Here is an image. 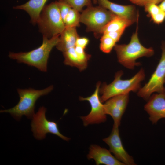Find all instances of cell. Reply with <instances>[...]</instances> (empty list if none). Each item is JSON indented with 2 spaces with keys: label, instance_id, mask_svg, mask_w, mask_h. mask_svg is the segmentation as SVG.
I'll return each instance as SVG.
<instances>
[{
  "label": "cell",
  "instance_id": "obj_1",
  "mask_svg": "<svg viewBox=\"0 0 165 165\" xmlns=\"http://www.w3.org/2000/svg\"><path fill=\"white\" fill-rule=\"evenodd\" d=\"M60 35L51 38L42 36L41 45L28 52H9V57L19 63H24L35 67L43 72L47 71V64L50 53L59 40Z\"/></svg>",
  "mask_w": 165,
  "mask_h": 165
},
{
  "label": "cell",
  "instance_id": "obj_2",
  "mask_svg": "<svg viewBox=\"0 0 165 165\" xmlns=\"http://www.w3.org/2000/svg\"><path fill=\"white\" fill-rule=\"evenodd\" d=\"M53 85L41 90H36L32 88L17 90L20 100L14 107L7 109L0 110L1 113H8L16 120L19 121L23 116L32 119L35 114V104L41 97L46 95L53 90Z\"/></svg>",
  "mask_w": 165,
  "mask_h": 165
},
{
  "label": "cell",
  "instance_id": "obj_3",
  "mask_svg": "<svg viewBox=\"0 0 165 165\" xmlns=\"http://www.w3.org/2000/svg\"><path fill=\"white\" fill-rule=\"evenodd\" d=\"M138 24L136 31L133 33L130 42L127 44H116L114 47L118 61L126 68L134 69L135 67L141 65L136 61L143 57H149L154 53L152 47L147 48L140 43L138 36Z\"/></svg>",
  "mask_w": 165,
  "mask_h": 165
},
{
  "label": "cell",
  "instance_id": "obj_4",
  "mask_svg": "<svg viewBox=\"0 0 165 165\" xmlns=\"http://www.w3.org/2000/svg\"><path fill=\"white\" fill-rule=\"evenodd\" d=\"M123 74L122 71L116 72L115 79L111 83L107 84L104 83L100 87L99 93L102 102H105L114 96L126 94L130 91L138 92L140 89L141 83L145 78V74L144 69L141 68L134 76L129 79L123 80L121 77Z\"/></svg>",
  "mask_w": 165,
  "mask_h": 165
},
{
  "label": "cell",
  "instance_id": "obj_5",
  "mask_svg": "<svg viewBox=\"0 0 165 165\" xmlns=\"http://www.w3.org/2000/svg\"><path fill=\"white\" fill-rule=\"evenodd\" d=\"M37 24L42 36L48 38L60 35L64 30L65 26L57 1L44 6Z\"/></svg>",
  "mask_w": 165,
  "mask_h": 165
},
{
  "label": "cell",
  "instance_id": "obj_6",
  "mask_svg": "<svg viewBox=\"0 0 165 165\" xmlns=\"http://www.w3.org/2000/svg\"><path fill=\"white\" fill-rule=\"evenodd\" d=\"M116 15L99 6L87 7L80 14V22L85 25L86 31L93 32L97 37L101 35L102 28Z\"/></svg>",
  "mask_w": 165,
  "mask_h": 165
},
{
  "label": "cell",
  "instance_id": "obj_7",
  "mask_svg": "<svg viewBox=\"0 0 165 165\" xmlns=\"http://www.w3.org/2000/svg\"><path fill=\"white\" fill-rule=\"evenodd\" d=\"M161 58L154 72L148 81L138 92V96L148 101L154 92L165 93V42L161 44Z\"/></svg>",
  "mask_w": 165,
  "mask_h": 165
},
{
  "label": "cell",
  "instance_id": "obj_8",
  "mask_svg": "<svg viewBox=\"0 0 165 165\" xmlns=\"http://www.w3.org/2000/svg\"><path fill=\"white\" fill-rule=\"evenodd\" d=\"M46 108L44 106L40 107L38 112L35 114L31 124L33 135L37 140H42L50 133L58 136L63 140L68 141L69 138L62 134L60 131L57 123L47 120L46 116Z\"/></svg>",
  "mask_w": 165,
  "mask_h": 165
},
{
  "label": "cell",
  "instance_id": "obj_9",
  "mask_svg": "<svg viewBox=\"0 0 165 165\" xmlns=\"http://www.w3.org/2000/svg\"><path fill=\"white\" fill-rule=\"evenodd\" d=\"M101 84L100 82L97 83L95 90L90 96L85 97H79L80 101H88L91 106V110L89 114L80 117L85 126L104 123L107 120L104 104L101 101L99 95Z\"/></svg>",
  "mask_w": 165,
  "mask_h": 165
},
{
  "label": "cell",
  "instance_id": "obj_10",
  "mask_svg": "<svg viewBox=\"0 0 165 165\" xmlns=\"http://www.w3.org/2000/svg\"><path fill=\"white\" fill-rule=\"evenodd\" d=\"M119 127L113 124L110 135L103 140L108 145L109 150L115 157L125 165H136L133 157L124 148L120 136Z\"/></svg>",
  "mask_w": 165,
  "mask_h": 165
},
{
  "label": "cell",
  "instance_id": "obj_11",
  "mask_svg": "<svg viewBox=\"0 0 165 165\" xmlns=\"http://www.w3.org/2000/svg\"><path fill=\"white\" fill-rule=\"evenodd\" d=\"M129 100V94H124L112 97L104 104L105 112L112 118L114 124L118 126L120 125Z\"/></svg>",
  "mask_w": 165,
  "mask_h": 165
},
{
  "label": "cell",
  "instance_id": "obj_12",
  "mask_svg": "<svg viewBox=\"0 0 165 165\" xmlns=\"http://www.w3.org/2000/svg\"><path fill=\"white\" fill-rule=\"evenodd\" d=\"M144 108L149 116L150 120L153 124L160 119L165 118V93L153 94Z\"/></svg>",
  "mask_w": 165,
  "mask_h": 165
},
{
  "label": "cell",
  "instance_id": "obj_13",
  "mask_svg": "<svg viewBox=\"0 0 165 165\" xmlns=\"http://www.w3.org/2000/svg\"><path fill=\"white\" fill-rule=\"evenodd\" d=\"M97 3L116 15L131 20L134 23L138 20L139 15L133 5H123L109 0H97Z\"/></svg>",
  "mask_w": 165,
  "mask_h": 165
},
{
  "label": "cell",
  "instance_id": "obj_14",
  "mask_svg": "<svg viewBox=\"0 0 165 165\" xmlns=\"http://www.w3.org/2000/svg\"><path fill=\"white\" fill-rule=\"evenodd\" d=\"M89 150L87 159H93L97 165H125L113 156L109 150L105 148L92 144L90 145Z\"/></svg>",
  "mask_w": 165,
  "mask_h": 165
},
{
  "label": "cell",
  "instance_id": "obj_15",
  "mask_svg": "<svg viewBox=\"0 0 165 165\" xmlns=\"http://www.w3.org/2000/svg\"><path fill=\"white\" fill-rule=\"evenodd\" d=\"M75 46L62 52L64 58V63L66 65L76 67L82 71L87 68L91 56L85 51H77Z\"/></svg>",
  "mask_w": 165,
  "mask_h": 165
},
{
  "label": "cell",
  "instance_id": "obj_16",
  "mask_svg": "<svg viewBox=\"0 0 165 165\" xmlns=\"http://www.w3.org/2000/svg\"><path fill=\"white\" fill-rule=\"evenodd\" d=\"M48 0H29L23 4L14 6V9H20L26 12L29 15L30 22L37 24L40 15Z\"/></svg>",
  "mask_w": 165,
  "mask_h": 165
},
{
  "label": "cell",
  "instance_id": "obj_17",
  "mask_svg": "<svg viewBox=\"0 0 165 165\" xmlns=\"http://www.w3.org/2000/svg\"><path fill=\"white\" fill-rule=\"evenodd\" d=\"M79 37L76 27H65L60 35L59 41L56 47L57 50L63 52L75 46Z\"/></svg>",
  "mask_w": 165,
  "mask_h": 165
},
{
  "label": "cell",
  "instance_id": "obj_18",
  "mask_svg": "<svg viewBox=\"0 0 165 165\" xmlns=\"http://www.w3.org/2000/svg\"><path fill=\"white\" fill-rule=\"evenodd\" d=\"M133 23L130 20L116 15L102 28L100 34L126 29Z\"/></svg>",
  "mask_w": 165,
  "mask_h": 165
},
{
  "label": "cell",
  "instance_id": "obj_19",
  "mask_svg": "<svg viewBox=\"0 0 165 165\" xmlns=\"http://www.w3.org/2000/svg\"><path fill=\"white\" fill-rule=\"evenodd\" d=\"M80 14L76 10L72 8L64 20L65 27H76L80 26Z\"/></svg>",
  "mask_w": 165,
  "mask_h": 165
},
{
  "label": "cell",
  "instance_id": "obj_20",
  "mask_svg": "<svg viewBox=\"0 0 165 165\" xmlns=\"http://www.w3.org/2000/svg\"><path fill=\"white\" fill-rule=\"evenodd\" d=\"M116 42L110 37L103 34L100 39V50L104 53H109L114 48Z\"/></svg>",
  "mask_w": 165,
  "mask_h": 165
},
{
  "label": "cell",
  "instance_id": "obj_21",
  "mask_svg": "<svg viewBox=\"0 0 165 165\" xmlns=\"http://www.w3.org/2000/svg\"><path fill=\"white\" fill-rule=\"evenodd\" d=\"M69 4L72 8L79 12H82L85 6L87 7L92 6L91 0H61Z\"/></svg>",
  "mask_w": 165,
  "mask_h": 165
},
{
  "label": "cell",
  "instance_id": "obj_22",
  "mask_svg": "<svg viewBox=\"0 0 165 165\" xmlns=\"http://www.w3.org/2000/svg\"><path fill=\"white\" fill-rule=\"evenodd\" d=\"M57 1L61 16L64 22L65 17L72 8L69 4L63 1L58 0Z\"/></svg>",
  "mask_w": 165,
  "mask_h": 165
},
{
  "label": "cell",
  "instance_id": "obj_23",
  "mask_svg": "<svg viewBox=\"0 0 165 165\" xmlns=\"http://www.w3.org/2000/svg\"><path fill=\"white\" fill-rule=\"evenodd\" d=\"M145 11L148 13L151 18L155 16L160 12L162 9L157 4H151L144 6Z\"/></svg>",
  "mask_w": 165,
  "mask_h": 165
},
{
  "label": "cell",
  "instance_id": "obj_24",
  "mask_svg": "<svg viewBox=\"0 0 165 165\" xmlns=\"http://www.w3.org/2000/svg\"><path fill=\"white\" fill-rule=\"evenodd\" d=\"M132 3L141 6H145L151 4H157L163 0H129Z\"/></svg>",
  "mask_w": 165,
  "mask_h": 165
},
{
  "label": "cell",
  "instance_id": "obj_25",
  "mask_svg": "<svg viewBox=\"0 0 165 165\" xmlns=\"http://www.w3.org/2000/svg\"><path fill=\"white\" fill-rule=\"evenodd\" d=\"M125 29H123L117 31L107 32L103 34L108 36L117 42L119 41Z\"/></svg>",
  "mask_w": 165,
  "mask_h": 165
},
{
  "label": "cell",
  "instance_id": "obj_26",
  "mask_svg": "<svg viewBox=\"0 0 165 165\" xmlns=\"http://www.w3.org/2000/svg\"><path fill=\"white\" fill-rule=\"evenodd\" d=\"M151 18L155 23L157 24H161L165 19V13L162 10L160 12Z\"/></svg>",
  "mask_w": 165,
  "mask_h": 165
},
{
  "label": "cell",
  "instance_id": "obj_27",
  "mask_svg": "<svg viewBox=\"0 0 165 165\" xmlns=\"http://www.w3.org/2000/svg\"><path fill=\"white\" fill-rule=\"evenodd\" d=\"M89 42V40L87 38L79 37L76 40L75 46H80L85 49Z\"/></svg>",
  "mask_w": 165,
  "mask_h": 165
},
{
  "label": "cell",
  "instance_id": "obj_28",
  "mask_svg": "<svg viewBox=\"0 0 165 165\" xmlns=\"http://www.w3.org/2000/svg\"><path fill=\"white\" fill-rule=\"evenodd\" d=\"M158 6L165 13V0H163Z\"/></svg>",
  "mask_w": 165,
  "mask_h": 165
},
{
  "label": "cell",
  "instance_id": "obj_29",
  "mask_svg": "<svg viewBox=\"0 0 165 165\" xmlns=\"http://www.w3.org/2000/svg\"><path fill=\"white\" fill-rule=\"evenodd\" d=\"M93 1L94 3V4H96L97 3V0H93Z\"/></svg>",
  "mask_w": 165,
  "mask_h": 165
},
{
  "label": "cell",
  "instance_id": "obj_30",
  "mask_svg": "<svg viewBox=\"0 0 165 165\" xmlns=\"http://www.w3.org/2000/svg\"></svg>",
  "mask_w": 165,
  "mask_h": 165
},
{
  "label": "cell",
  "instance_id": "obj_31",
  "mask_svg": "<svg viewBox=\"0 0 165 165\" xmlns=\"http://www.w3.org/2000/svg\"></svg>",
  "mask_w": 165,
  "mask_h": 165
}]
</instances>
